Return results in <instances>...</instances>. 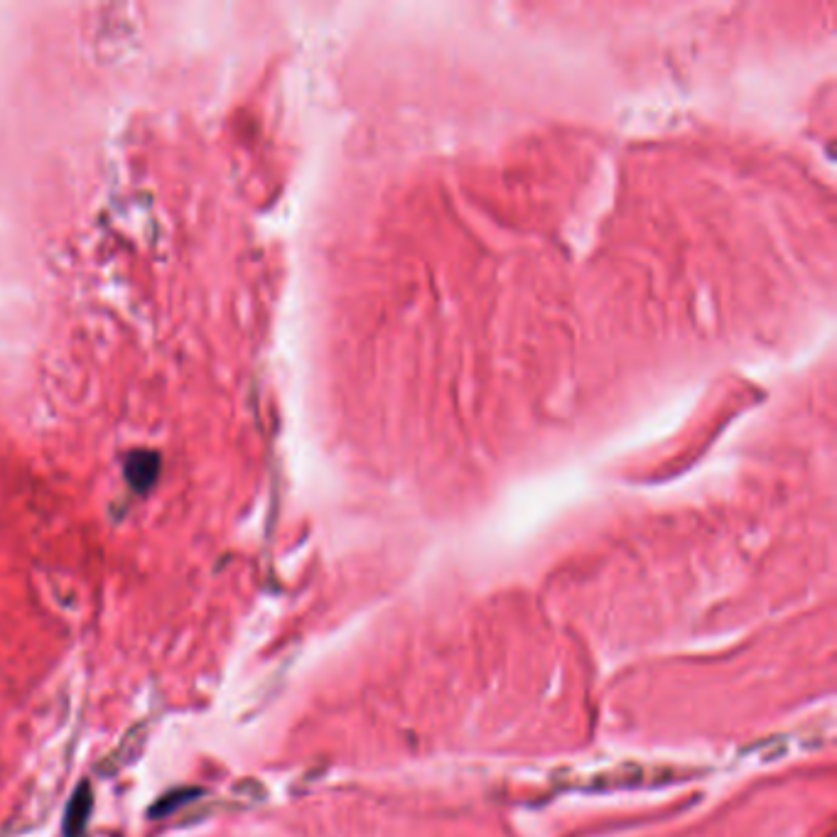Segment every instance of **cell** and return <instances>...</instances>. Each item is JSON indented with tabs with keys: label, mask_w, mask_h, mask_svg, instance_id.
Returning a JSON list of instances; mask_svg holds the SVG:
<instances>
[{
	"label": "cell",
	"mask_w": 837,
	"mask_h": 837,
	"mask_svg": "<svg viewBox=\"0 0 837 837\" xmlns=\"http://www.w3.org/2000/svg\"><path fill=\"white\" fill-rule=\"evenodd\" d=\"M91 806H94V798H91L89 783H81V786L74 791L72 801L67 806V818H64V835L67 837H79L84 833L86 820L91 815Z\"/></svg>",
	"instance_id": "obj_1"
},
{
	"label": "cell",
	"mask_w": 837,
	"mask_h": 837,
	"mask_svg": "<svg viewBox=\"0 0 837 837\" xmlns=\"http://www.w3.org/2000/svg\"><path fill=\"white\" fill-rule=\"evenodd\" d=\"M197 796V791H180V793H170L167 798H162V801L155 806L150 813H153V818H165V815L175 813L177 806H182V803L192 801V798Z\"/></svg>",
	"instance_id": "obj_2"
}]
</instances>
